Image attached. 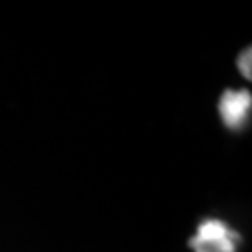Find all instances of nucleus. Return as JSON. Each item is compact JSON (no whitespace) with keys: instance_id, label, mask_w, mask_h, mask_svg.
<instances>
[{"instance_id":"obj_3","label":"nucleus","mask_w":252,"mask_h":252,"mask_svg":"<svg viewBox=\"0 0 252 252\" xmlns=\"http://www.w3.org/2000/svg\"><path fill=\"white\" fill-rule=\"evenodd\" d=\"M237 65H239V71H241V75H243L247 81H251L252 79V51L251 47L247 49V51H243L241 53V56H239V60H237Z\"/></svg>"},{"instance_id":"obj_1","label":"nucleus","mask_w":252,"mask_h":252,"mask_svg":"<svg viewBox=\"0 0 252 252\" xmlns=\"http://www.w3.org/2000/svg\"><path fill=\"white\" fill-rule=\"evenodd\" d=\"M232 232L220 220H206L198 228V234L190 239V247L196 252H234L230 241Z\"/></svg>"},{"instance_id":"obj_2","label":"nucleus","mask_w":252,"mask_h":252,"mask_svg":"<svg viewBox=\"0 0 252 252\" xmlns=\"http://www.w3.org/2000/svg\"><path fill=\"white\" fill-rule=\"evenodd\" d=\"M251 105H252L251 92L228 90L220 97L219 110H220V116H222L226 126L232 127V129H239L247 122V116L251 112Z\"/></svg>"}]
</instances>
